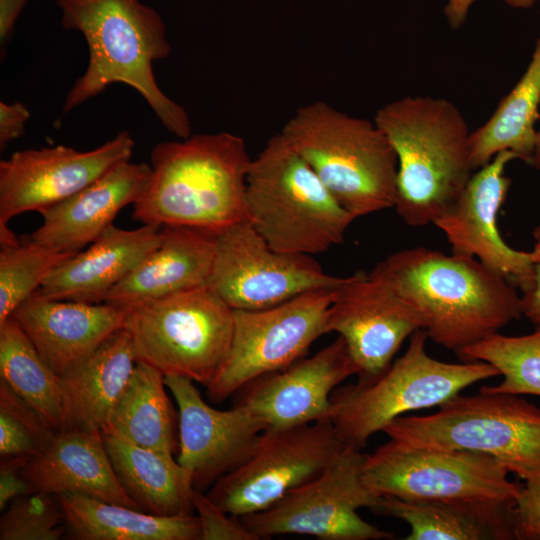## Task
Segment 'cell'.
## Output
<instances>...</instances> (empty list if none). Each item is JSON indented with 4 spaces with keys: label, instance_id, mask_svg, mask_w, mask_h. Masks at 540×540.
Instances as JSON below:
<instances>
[{
    "label": "cell",
    "instance_id": "obj_21",
    "mask_svg": "<svg viewBox=\"0 0 540 540\" xmlns=\"http://www.w3.org/2000/svg\"><path fill=\"white\" fill-rule=\"evenodd\" d=\"M151 165L121 162L66 200L42 211V224L28 236L60 252L77 253L95 241L127 205L143 194Z\"/></svg>",
    "mask_w": 540,
    "mask_h": 540
},
{
    "label": "cell",
    "instance_id": "obj_12",
    "mask_svg": "<svg viewBox=\"0 0 540 540\" xmlns=\"http://www.w3.org/2000/svg\"><path fill=\"white\" fill-rule=\"evenodd\" d=\"M347 447L330 420L266 429L251 457L219 478L207 496L237 517L264 510L319 476Z\"/></svg>",
    "mask_w": 540,
    "mask_h": 540
},
{
    "label": "cell",
    "instance_id": "obj_42",
    "mask_svg": "<svg viewBox=\"0 0 540 540\" xmlns=\"http://www.w3.org/2000/svg\"><path fill=\"white\" fill-rule=\"evenodd\" d=\"M28 0H0V43L3 47L11 37L15 22Z\"/></svg>",
    "mask_w": 540,
    "mask_h": 540
},
{
    "label": "cell",
    "instance_id": "obj_20",
    "mask_svg": "<svg viewBox=\"0 0 540 540\" xmlns=\"http://www.w3.org/2000/svg\"><path fill=\"white\" fill-rule=\"evenodd\" d=\"M126 314V310L105 302L52 299L37 290L10 317L61 376L123 328Z\"/></svg>",
    "mask_w": 540,
    "mask_h": 540
},
{
    "label": "cell",
    "instance_id": "obj_30",
    "mask_svg": "<svg viewBox=\"0 0 540 540\" xmlns=\"http://www.w3.org/2000/svg\"><path fill=\"white\" fill-rule=\"evenodd\" d=\"M540 35L531 60L512 90L481 127L470 133L469 151L474 170L489 163L501 151L514 152L529 164L540 118Z\"/></svg>",
    "mask_w": 540,
    "mask_h": 540
},
{
    "label": "cell",
    "instance_id": "obj_8",
    "mask_svg": "<svg viewBox=\"0 0 540 540\" xmlns=\"http://www.w3.org/2000/svg\"><path fill=\"white\" fill-rule=\"evenodd\" d=\"M426 416H400L382 432L410 447L466 450L496 458L519 478L540 470V409L518 395L452 397Z\"/></svg>",
    "mask_w": 540,
    "mask_h": 540
},
{
    "label": "cell",
    "instance_id": "obj_34",
    "mask_svg": "<svg viewBox=\"0 0 540 540\" xmlns=\"http://www.w3.org/2000/svg\"><path fill=\"white\" fill-rule=\"evenodd\" d=\"M57 431L24 399L0 380V458L33 459Z\"/></svg>",
    "mask_w": 540,
    "mask_h": 540
},
{
    "label": "cell",
    "instance_id": "obj_9",
    "mask_svg": "<svg viewBox=\"0 0 540 540\" xmlns=\"http://www.w3.org/2000/svg\"><path fill=\"white\" fill-rule=\"evenodd\" d=\"M124 328L137 361L207 387L227 358L234 310L207 284L129 309Z\"/></svg>",
    "mask_w": 540,
    "mask_h": 540
},
{
    "label": "cell",
    "instance_id": "obj_31",
    "mask_svg": "<svg viewBox=\"0 0 540 540\" xmlns=\"http://www.w3.org/2000/svg\"><path fill=\"white\" fill-rule=\"evenodd\" d=\"M0 380L31 405L57 432L61 430V377L44 361L12 317L0 325Z\"/></svg>",
    "mask_w": 540,
    "mask_h": 540
},
{
    "label": "cell",
    "instance_id": "obj_38",
    "mask_svg": "<svg viewBox=\"0 0 540 540\" xmlns=\"http://www.w3.org/2000/svg\"><path fill=\"white\" fill-rule=\"evenodd\" d=\"M30 459L6 457L0 461V510L3 512L15 498L32 492L30 483L23 475V468Z\"/></svg>",
    "mask_w": 540,
    "mask_h": 540
},
{
    "label": "cell",
    "instance_id": "obj_11",
    "mask_svg": "<svg viewBox=\"0 0 540 540\" xmlns=\"http://www.w3.org/2000/svg\"><path fill=\"white\" fill-rule=\"evenodd\" d=\"M365 456L347 447L319 476L266 509L239 517L241 522L257 539L288 534L321 540L392 538L358 514L360 508L376 511L380 501L363 480Z\"/></svg>",
    "mask_w": 540,
    "mask_h": 540
},
{
    "label": "cell",
    "instance_id": "obj_15",
    "mask_svg": "<svg viewBox=\"0 0 540 540\" xmlns=\"http://www.w3.org/2000/svg\"><path fill=\"white\" fill-rule=\"evenodd\" d=\"M134 145L124 130L89 151L57 145L13 153L0 162V228L17 215L41 213L76 194L130 160Z\"/></svg>",
    "mask_w": 540,
    "mask_h": 540
},
{
    "label": "cell",
    "instance_id": "obj_5",
    "mask_svg": "<svg viewBox=\"0 0 540 540\" xmlns=\"http://www.w3.org/2000/svg\"><path fill=\"white\" fill-rule=\"evenodd\" d=\"M280 134L355 218L395 206L397 157L374 122L315 101Z\"/></svg>",
    "mask_w": 540,
    "mask_h": 540
},
{
    "label": "cell",
    "instance_id": "obj_33",
    "mask_svg": "<svg viewBox=\"0 0 540 540\" xmlns=\"http://www.w3.org/2000/svg\"><path fill=\"white\" fill-rule=\"evenodd\" d=\"M75 254L35 243L28 237L0 243V325L59 264Z\"/></svg>",
    "mask_w": 540,
    "mask_h": 540
},
{
    "label": "cell",
    "instance_id": "obj_29",
    "mask_svg": "<svg viewBox=\"0 0 540 540\" xmlns=\"http://www.w3.org/2000/svg\"><path fill=\"white\" fill-rule=\"evenodd\" d=\"M165 387V375L161 371L137 361L101 432L138 446L177 454L179 413Z\"/></svg>",
    "mask_w": 540,
    "mask_h": 540
},
{
    "label": "cell",
    "instance_id": "obj_10",
    "mask_svg": "<svg viewBox=\"0 0 540 540\" xmlns=\"http://www.w3.org/2000/svg\"><path fill=\"white\" fill-rule=\"evenodd\" d=\"M496 458L466 450L410 447L393 440L365 456L363 480L377 497L412 501L515 502L521 486Z\"/></svg>",
    "mask_w": 540,
    "mask_h": 540
},
{
    "label": "cell",
    "instance_id": "obj_7",
    "mask_svg": "<svg viewBox=\"0 0 540 540\" xmlns=\"http://www.w3.org/2000/svg\"><path fill=\"white\" fill-rule=\"evenodd\" d=\"M427 338L424 329L417 330L406 352L379 377L333 391L330 421L348 447L362 450L372 435L406 412L439 407L470 385L500 376L487 362L432 358Z\"/></svg>",
    "mask_w": 540,
    "mask_h": 540
},
{
    "label": "cell",
    "instance_id": "obj_4",
    "mask_svg": "<svg viewBox=\"0 0 540 540\" xmlns=\"http://www.w3.org/2000/svg\"><path fill=\"white\" fill-rule=\"evenodd\" d=\"M374 123L397 157V214L413 227L433 223L473 175L464 116L447 99L406 96L380 108Z\"/></svg>",
    "mask_w": 540,
    "mask_h": 540
},
{
    "label": "cell",
    "instance_id": "obj_32",
    "mask_svg": "<svg viewBox=\"0 0 540 540\" xmlns=\"http://www.w3.org/2000/svg\"><path fill=\"white\" fill-rule=\"evenodd\" d=\"M456 354L463 361L487 362L503 376L499 384L483 386L480 392L540 396V327L521 336L495 333Z\"/></svg>",
    "mask_w": 540,
    "mask_h": 540
},
{
    "label": "cell",
    "instance_id": "obj_36",
    "mask_svg": "<svg viewBox=\"0 0 540 540\" xmlns=\"http://www.w3.org/2000/svg\"><path fill=\"white\" fill-rule=\"evenodd\" d=\"M192 502L198 514L201 540H258L239 517H229L204 491L194 488Z\"/></svg>",
    "mask_w": 540,
    "mask_h": 540
},
{
    "label": "cell",
    "instance_id": "obj_6",
    "mask_svg": "<svg viewBox=\"0 0 540 540\" xmlns=\"http://www.w3.org/2000/svg\"><path fill=\"white\" fill-rule=\"evenodd\" d=\"M248 220L275 251L313 255L343 242L356 219L280 133L251 160Z\"/></svg>",
    "mask_w": 540,
    "mask_h": 540
},
{
    "label": "cell",
    "instance_id": "obj_22",
    "mask_svg": "<svg viewBox=\"0 0 540 540\" xmlns=\"http://www.w3.org/2000/svg\"><path fill=\"white\" fill-rule=\"evenodd\" d=\"M162 226L136 229L110 225L95 241L59 264L38 292L52 299L103 303L160 243Z\"/></svg>",
    "mask_w": 540,
    "mask_h": 540
},
{
    "label": "cell",
    "instance_id": "obj_25",
    "mask_svg": "<svg viewBox=\"0 0 540 540\" xmlns=\"http://www.w3.org/2000/svg\"><path fill=\"white\" fill-rule=\"evenodd\" d=\"M136 363L130 333L123 327L61 375L63 423L60 431H102Z\"/></svg>",
    "mask_w": 540,
    "mask_h": 540
},
{
    "label": "cell",
    "instance_id": "obj_43",
    "mask_svg": "<svg viewBox=\"0 0 540 540\" xmlns=\"http://www.w3.org/2000/svg\"><path fill=\"white\" fill-rule=\"evenodd\" d=\"M529 165L533 166L534 168L540 171V127L536 131L534 151H533L531 160L529 162Z\"/></svg>",
    "mask_w": 540,
    "mask_h": 540
},
{
    "label": "cell",
    "instance_id": "obj_26",
    "mask_svg": "<svg viewBox=\"0 0 540 540\" xmlns=\"http://www.w3.org/2000/svg\"><path fill=\"white\" fill-rule=\"evenodd\" d=\"M376 511L405 521L406 540L518 539L515 502L380 497Z\"/></svg>",
    "mask_w": 540,
    "mask_h": 540
},
{
    "label": "cell",
    "instance_id": "obj_23",
    "mask_svg": "<svg viewBox=\"0 0 540 540\" xmlns=\"http://www.w3.org/2000/svg\"><path fill=\"white\" fill-rule=\"evenodd\" d=\"M217 232L164 225L161 240L107 295L105 303L128 311L142 303L207 285Z\"/></svg>",
    "mask_w": 540,
    "mask_h": 540
},
{
    "label": "cell",
    "instance_id": "obj_35",
    "mask_svg": "<svg viewBox=\"0 0 540 540\" xmlns=\"http://www.w3.org/2000/svg\"><path fill=\"white\" fill-rule=\"evenodd\" d=\"M65 532L66 520L58 495L44 491L15 498L0 519V540H57Z\"/></svg>",
    "mask_w": 540,
    "mask_h": 540
},
{
    "label": "cell",
    "instance_id": "obj_17",
    "mask_svg": "<svg viewBox=\"0 0 540 540\" xmlns=\"http://www.w3.org/2000/svg\"><path fill=\"white\" fill-rule=\"evenodd\" d=\"M165 384L178 406L177 461L191 474L194 488L204 491L251 457L267 426L244 406L211 407L191 379L165 375Z\"/></svg>",
    "mask_w": 540,
    "mask_h": 540
},
{
    "label": "cell",
    "instance_id": "obj_28",
    "mask_svg": "<svg viewBox=\"0 0 540 540\" xmlns=\"http://www.w3.org/2000/svg\"><path fill=\"white\" fill-rule=\"evenodd\" d=\"M66 532L77 540H201L194 514L160 516L77 493L58 495Z\"/></svg>",
    "mask_w": 540,
    "mask_h": 540
},
{
    "label": "cell",
    "instance_id": "obj_18",
    "mask_svg": "<svg viewBox=\"0 0 540 540\" xmlns=\"http://www.w3.org/2000/svg\"><path fill=\"white\" fill-rule=\"evenodd\" d=\"M518 159L509 150L496 154L472 175L458 200L433 223L445 234L452 254L478 259L519 288L530 280L539 250H516L499 233L497 216L511 179L505 176L509 162Z\"/></svg>",
    "mask_w": 540,
    "mask_h": 540
},
{
    "label": "cell",
    "instance_id": "obj_14",
    "mask_svg": "<svg viewBox=\"0 0 540 540\" xmlns=\"http://www.w3.org/2000/svg\"><path fill=\"white\" fill-rule=\"evenodd\" d=\"M348 277L327 274L311 255L275 251L244 220L216 233L208 285L232 309L257 310L338 289Z\"/></svg>",
    "mask_w": 540,
    "mask_h": 540
},
{
    "label": "cell",
    "instance_id": "obj_2",
    "mask_svg": "<svg viewBox=\"0 0 540 540\" xmlns=\"http://www.w3.org/2000/svg\"><path fill=\"white\" fill-rule=\"evenodd\" d=\"M57 5L63 27L81 32L89 48L87 69L69 90L64 113L122 83L145 99L170 133L191 136L187 112L164 94L152 70L153 61L172 50L155 9L139 0H57Z\"/></svg>",
    "mask_w": 540,
    "mask_h": 540
},
{
    "label": "cell",
    "instance_id": "obj_24",
    "mask_svg": "<svg viewBox=\"0 0 540 540\" xmlns=\"http://www.w3.org/2000/svg\"><path fill=\"white\" fill-rule=\"evenodd\" d=\"M23 475L33 491L77 493L142 510L121 485L101 431H58L51 444L23 468Z\"/></svg>",
    "mask_w": 540,
    "mask_h": 540
},
{
    "label": "cell",
    "instance_id": "obj_16",
    "mask_svg": "<svg viewBox=\"0 0 540 540\" xmlns=\"http://www.w3.org/2000/svg\"><path fill=\"white\" fill-rule=\"evenodd\" d=\"M327 327L344 339L358 382L367 383L392 364L405 339L423 329V322L385 283L358 271L336 289Z\"/></svg>",
    "mask_w": 540,
    "mask_h": 540
},
{
    "label": "cell",
    "instance_id": "obj_13",
    "mask_svg": "<svg viewBox=\"0 0 540 540\" xmlns=\"http://www.w3.org/2000/svg\"><path fill=\"white\" fill-rule=\"evenodd\" d=\"M335 290L305 292L278 305L234 310V330L227 358L207 396L222 402L252 380L282 370L304 357L327 327Z\"/></svg>",
    "mask_w": 540,
    "mask_h": 540
},
{
    "label": "cell",
    "instance_id": "obj_41",
    "mask_svg": "<svg viewBox=\"0 0 540 540\" xmlns=\"http://www.w3.org/2000/svg\"><path fill=\"white\" fill-rule=\"evenodd\" d=\"M475 0H448L444 14L452 29H459L465 22L469 8ZM506 3L514 8L527 9L532 7L537 0H505Z\"/></svg>",
    "mask_w": 540,
    "mask_h": 540
},
{
    "label": "cell",
    "instance_id": "obj_40",
    "mask_svg": "<svg viewBox=\"0 0 540 540\" xmlns=\"http://www.w3.org/2000/svg\"><path fill=\"white\" fill-rule=\"evenodd\" d=\"M535 245L540 253V224L533 230ZM521 307L525 316L536 327H540V255L529 282L521 288Z\"/></svg>",
    "mask_w": 540,
    "mask_h": 540
},
{
    "label": "cell",
    "instance_id": "obj_3",
    "mask_svg": "<svg viewBox=\"0 0 540 540\" xmlns=\"http://www.w3.org/2000/svg\"><path fill=\"white\" fill-rule=\"evenodd\" d=\"M244 139L230 132L158 143L151 175L133 205L142 224L219 232L248 220L246 181L251 163Z\"/></svg>",
    "mask_w": 540,
    "mask_h": 540
},
{
    "label": "cell",
    "instance_id": "obj_27",
    "mask_svg": "<svg viewBox=\"0 0 540 540\" xmlns=\"http://www.w3.org/2000/svg\"><path fill=\"white\" fill-rule=\"evenodd\" d=\"M102 436L121 485L143 511L160 516L193 514V480L174 454L113 434Z\"/></svg>",
    "mask_w": 540,
    "mask_h": 540
},
{
    "label": "cell",
    "instance_id": "obj_37",
    "mask_svg": "<svg viewBox=\"0 0 540 540\" xmlns=\"http://www.w3.org/2000/svg\"><path fill=\"white\" fill-rule=\"evenodd\" d=\"M520 478L525 484L515 500L518 539L540 540V470Z\"/></svg>",
    "mask_w": 540,
    "mask_h": 540
},
{
    "label": "cell",
    "instance_id": "obj_1",
    "mask_svg": "<svg viewBox=\"0 0 540 540\" xmlns=\"http://www.w3.org/2000/svg\"><path fill=\"white\" fill-rule=\"evenodd\" d=\"M369 274L416 310L429 338L455 352L523 316L515 287L476 258L414 247L388 255Z\"/></svg>",
    "mask_w": 540,
    "mask_h": 540
},
{
    "label": "cell",
    "instance_id": "obj_39",
    "mask_svg": "<svg viewBox=\"0 0 540 540\" xmlns=\"http://www.w3.org/2000/svg\"><path fill=\"white\" fill-rule=\"evenodd\" d=\"M30 118L29 110L20 102H0V149L24 134L25 123Z\"/></svg>",
    "mask_w": 540,
    "mask_h": 540
},
{
    "label": "cell",
    "instance_id": "obj_19",
    "mask_svg": "<svg viewBox=\"0 0 540 540\" xmlns=\"http://www.w3.org/2000/svg\"><path fill=\"white\" fill-rule=\"evenodd\" d=\"M356 372L339 336L313 356L252 380L237 392L235 404L251 410L267 429L330 420L333 391Z\"/></svg>",
    "mask_w": 540,
    "mask_h": 540
}]
</instances>
